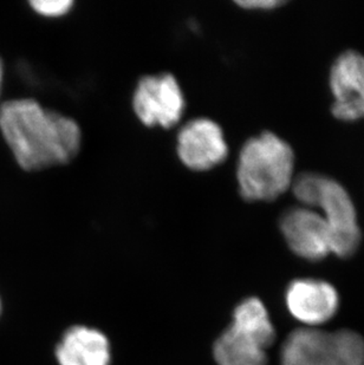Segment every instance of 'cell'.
<instances>
[{"instance_id": "1", "label": "cell", "mask_w": 364, "mask_h": 365, "mask_svg": "<svg viewBox=\"0 0 364 365\" xmlns=\"http://www.w3.org/2000/svg\"><path fill=\"white\" fill-rule=\"evenodd\" d=\"M0 131L25 170L70 163L82 141L77 122L31 98L7 101L0 106Z\"/></svg>"}, {"instance_id": "2", "label": "cell", "mask_w": 364, "mask_h": 365, "mask_svg": "<svg viewBox=\"0 0 364 365\" xmlns=\"http://www.w3.org/2000/svg\"><path fill=\"white\" fill-rule=\"evenodd\" d=\"M237 178L245 200H275L295 179L293 149L270 131L250 138L241 148Z\"/></svg>"}, {"instance_id": "3", "label": "cell", "mask_w": 364, "mask_h": 365, "mask_svg": "<svg viewBox=\"0 0 364 365\" xmlns=\"http://www.w3.org/2000/svg\"><path fill=\"white\" fill-rule=\"evenodd\" d=\"M282 365H364V338L353 330L300 327L283 343Z\"/></svg>"}, {"instance_id": "4", "label": "cell", "mask_w": 364, "mask_h": 365, "mask_svg": "<svg viewBox=\"0 0 364 365\" xmlns=\"http://www.w3.org/2000/svg\"><path fill=\"white\" fill-rule=\"evenodd\" d=\"M313 208H320L327 222L331 253L342 259L353 257L361 245L362 233L356 208L347 190L336 180L322 176Z\"/></svg>"}, {"instance_id": "5", "label": "cell", "mask_w": 364, "mask_h": 365, "mask_svg": "<svg viewBox=\"0 0 364 365\" xmlns=\"http://www.w3.org/2000/svg\"><path fill=\"white\" fill-rule=\"evenodd\" d=\"M134 110L146 125L169 128L181 118L185 100L176 77L169 73L143 77L135 90Z\"/></svg>"}, {"instance_id": "6", "label": "cell", "mask_w": 364, "mask_h": 365, "mask_svg": "<svg viewBox=\"0 0 364 365\" xmlns=\"http://www.w3.org/2000/svg\"><path fill=\"white\" fill-rule=\"evenodd\" d=\"M289 314L303 327L320 329L336 316L340 309V294L329 282L313 278L292 280L285 293Z\"/></svg>"}, {"instance_id": "7", "label": "cell", "mask_w": 364, "mask_h": 365, "mask_svg": "<svg viewBox=\"0 0 364 365\" xmlns=\"http://www.w3.org/2000/svg\"><path fill=\"white\" fill-rule=\"evenodd\" d=\"M333 115L340 121L364 118V56L345 51L337 57L330 70Z\"/></svg>"}, {"instance_id": "8", "label": "cell", "mask_w": 364, "mask_h": 365, "mask_svg": "<svg viewBox=\"0 0 364 365\" xmlns=\"http://www.w3.org/2000/svg\"><path fill=\"white\" fill-rule=\"evenodd\" d=\"M280 231L290 250L308 262H320L331 253L329 230L318 210L291 207L282 215Z\"/></svg>"}, {"instance_id": "9", "label": "cell", "mask_w": 364, "mask_h": 365, "mask_svg": "<svg viewBox=\"0 0 364 365\" xmlns=\"http://www.w3.org/2000/svg\"><path fill=\"white\" fill-rule=\"evenodd\" d=\"M228 148L223 130L208 118L188 122L178 136V154L182 163L194 170H207L226 159Z\"/></svg>"}, {"instance_id": "10", "label": "cell", "mask_w": 364, "mask_h": 365, "mask_svg": "<svg viewBox=\"0 0 364 365\" xmlns=\"http://www.w3.org/2000/svg\"><path fill=\"white\" fill-rule=\"evenodd\" d=\"M59 365H110L107 336L93 327L75 325L63 334L56 348Z\"/></svg>"}, {"instance_id": "11", "label": "cell", "mask_w": 364, "mask_h": 365, "mask_svg": "<svg viewBox=\"0 0 364 365\" xmlns=\"http://www.w3.org/2000/svg\"><path fill=\"white\" fill-rule=\"evenodd\" d=\"M218 365H268V348L253 334L230 325L213 346Z\"/></svg>"}, {"instance_id": "12", "label": "cell", "mask_w": 364, "mask_h": 365, "mask_svg": "<svg viewBox=\"0 0 364 365\" xmlns=\"http://www.w3.org/2000/svg\"><path fill=\"white\" fill-rule=\"evenodd\" d=\"M232 325L248 331L270 348L275 339V329L264 303L257 297L243 300L233 312Z\"/></svg>"}, {"instance_id": "13", "label": "cell", "mask_w": 364, "mask_h": 365, "mask_svg": "<svg viewBox=\"0 0 364 365\" xmlns=\"http://www.w3.org/2000/svg\"><path fill=\"white\" fill-rule=\"evenodd\" d=\"M71 0H36L31 1L32 9L45 17H59L66 14L73 6Z\"/></svg>"}, {"instance_id": "14", "label": "cell", "mask_w": 364, "mask_h": 365, "mask_svg": "<svg viewBox=\"0 0 364 365\" xmlns=\"http://www.w3.org/2000/svg\"><path fill=\"white\" fill-rule=\"evenodd\" d=\"M237 4L248 10H272V9H277V7L285 5V1H283V0H244V1H237Z\"/></svg>"}, {"instance_id": "15", "label": "cell", "mask_w": 364, "mask_h": 365, "mask_svg": "<svg viewBox=\"0 0 364 365\" xmlns=\"http://www.w3.org/2000/svg\"><path fill=\"white\" fill-rule=\"evenodd\" d=\"M3 81H4V66L3 61L0 58V96H1V90H3Z\"/></svg>"}, {"instance_id": "16", "label": "cell", "mask_w": 364, "mask_h": 365, "mask_svg": "<svg viewBox=\"0 0 364 365\" xmlns=\"http://www.w3.org/2000/svg\"><path fill=\"white\" fill-rule=\"evenodd\" d=\"M0 311H1V302H0Z\"/></svg>"}]
</instances>
